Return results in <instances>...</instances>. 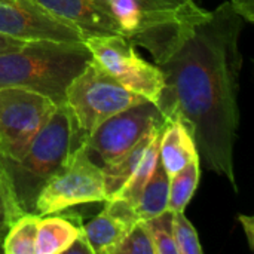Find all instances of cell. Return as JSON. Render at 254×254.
Wrapping results in <instances>:
<instances>
[{"mask_svg": "<svg viewBox=\"0 0 254 254\" xmlns=\"http://www.w3.org/2000/svg\"><path fill=\"white\" fill-rule=\"evenodd\" d=\"M168 196H170V176L167 174L161 161L158 159L152 177L143 188L135 202V211L138 219L144 222L168 211Z\"/></svg>", "mask_w": 254, "mask_h": 254, "instance_id": "obj_16", "label": "cell"}, {"mask_svg": "<svg viewBox=\"0 0 254 254\" xmlns=\"http://www.w3.org/2000/svg\"><path fill=\"white\" fill-rule=\"evenodd\" d=\"M112 254H155V247L144 222H137Z\"/></svg>", "mask_w": 254, "mask_h": 254, "instance_id": "obj_23", "label": "cell"}, {"mask_svg": "<svg viewBox=\"0 0 254 254\" xmlns=\"http://www.w3.org/2000/svg\"><path fill=\"white\" fill-rule=\"evenodd\" d=\"M161 131H162V128H161ZM161 131L150 141L149 147L146 149L144 155L141 156L140 164L137 165V168L132 173V176L129 177V180L124 185V188L113 198H124V199H127L128 202H131L135 207V202H137V199H138L143 188L146 186V183L152 177L153 170H155V167L158 164V159H159V137H161Z\"/></svg>", "mask_w": 254, "mask_h": 254, "instance_id": "obj_19", "label": "cell"}, {"mask_svg": "<svg viewBox=\"0 0 254 254\" xmlns=\"http://www.w3.org/2000/svg\"><path fill=\"white\" fill-rule=\"evenodd\" d=\"M40 216L34 213L21 214L7 229L3 244V254H34L36 232Z\"/></svg>", "mask_w": 254, "mask_h": 254, "instance_id": "obj_18", "label": "cell"}, {"mask_svg": "<svg viewBox=\"0 0 254 254\" xmlns=\"http://www.w3.org/2000/svg\"><path fill=\"white\" fill-rule=\"evenodd\" d=\"M91 60L83 42L28 40L0 54V88L28 89L58 106L64 103L71 80Z\"/></svg>", "mask_w": 254, "mask_h": 254, "instance_id": "obj_3", "label": "cell"}, {"mask_svg": "<svg viewBox=\"0 0 254 254\" xmlns=\"http://www.w3.org/2000/svg\"><path fill=\"white\" fill-rule=\"evenodd\" d=\"M54 18L71 25L83 40L91 36L122 34L107 0H30Z\"/></svg>", "mask_w": 254, "mask_h": 254, "instance_id": "obj_11", "label": "cell"}, {"mask_svg": "<svg viewBox=\"0 0 254 254\" xmlns=\"http://www.w3.org/2000/svg\"><path fill=\"white\" fill-rule=\"evenodd\" d=\"M92 60L127 89L153 104L164 88V74L156 64L146 61L137 46L122 34L91 36L83 40Z\"/></svg>", "mask_w": 254, "mask_h": 254, "instance_id": "obj_7", "label": "cell"}, {"mask_svg": "<svg viewBox=\"0 0 254 254\" xmlns=\"http://www.w3.org/2000/svg\"><path fill=\"white\" fill-rule=\"evenodd\" d=\"M173 237L177 247V254H202L198 231L186 217L185 211L171 213Z\"/></svg>", "mask_w": 254, "mask_h": 254, "instance_id": "obj_20", "label": "cell"}, {"mask_svg": "<svg viewBox=\"0 0 254 254\" xmlns=\"http://www.w3.org/2000/svg\"><path fill=\"white\" fill-rule=\"evenodd\" d=\"M164 122L158 106L146 100L106 119L83 138L82 144L89 156L103 167L122 156Z\"/></svg>", "mask_w": 254, "mask_h": 254, "instance_id": "obj_9", "label": "cell"}, {"mask_svg": "<svg viewBox=\"0 0 254 254\" xmlns=\"http://www.w3.org/2000/svg\"><path fill=\"white\" fill-rule=\"evenodd\" d=\"M65 253L68 254H94L92 253V249L86 240V235L85 232L82 231V234L73 241V244L65 250Z\"/></svg>", "mask_w": 254, "mask_h": 254, "instance_id": "obj_25", "label": "cell"}, {"mask_svg": "<svg viewBox=\"0 0 254 254\" xmlns=\"http://www.w3.org/2000/svg\"><path fill=\"white\" fill-rule=\"evenodd\" d=\"M104 208L88 223L83 232L94 254H112L132 226L140 222L135 207L124 198L104 201Z\"/></svg>", "mask_w": 254, "mask_h": 254, "instance_id": "obj_12", "label": "cell"}, {"mask_svg": "<svg viewBox=\"0 0 254 254\" xmlns=\"http://www.w3.org/2000/svg\"><path fill=\"white\" fill-rule=\"evenodd\" d=\"M144 225L150 234L155 254H177V247L173 237L171 211H165L156 217L144 220Z\"/></svg>", "mask_w": 254, "mask_h": 254, "instance_id": "obj_21", "label": "cell"}, {"mask_svg": "<svg viewBox=\"0 0 254 254\" xmlns=\"http://www.w3.org/2000/svg\"><path fill=\"white\" fill-rule=\"evenodd\" d=\"M83 143L70 109L58 104L18 159L0 158L22 213H34L39 193Z\"/></svg>", "mask_w": 254, "mask_h": 254, "instance_id": "obj_2", "label": "cell"}, {"mask_svg": "<svg viewBox=\"0 0 254 254\" xmlns=\"http://www.w3.org/2000/svg\"><path fill=\"white\" fill-rule=\"evenodd\" d=\"M21 214H24V213L19 208V205L13 196L12 188L9 185V180L0 165V253H1L3 238H4L7 229Z\"/></svg>", "mask_w": 254, "mask_h": 254, "instance_id": "obj_22", "label": "cell"}, {"mask_svg": "<svg viewBox=\"0 0 254 254\" xmlns=\"http://www.w3.org/2000/svg\"><path fill=\"white\" fill-rule=\"evenodd\" d=\"M0 1H6V0H0Z\"/></svg>", "mask_w": 254, "mask_h": 254, "instance_id": "obj_28", "label": "cell"}, {"mask_svg": "<svg viewBox=\"0 0 254 254\" xmlns=\"http://www.w3.org/2000/svg\"><path fill=\"white\" fill-rule=\"evenodd\" d=\"M201 180V161L192 159L186 167L170 177V196L168 211H186V207L192 201Z\"/></svg>", "mask_w": 254, "mask_h": 254, "instance_id": "obj_17", "label": "cell"}, {"mask_svg": "<svg viewBox=\"0 0 254 254\" xmlns=\"http://www.w3.org/2000/svg\"><path fill=\"white\" fill-rule=\"evenodd\" d=\"M244 18L228 1L183 27L155 64L164 74L156 103L165 121L183 122L201 165L226 177L235 190L234 149L240 128V48Z\"/></svg>", "mask_w": 254, "mask_h": 254, "instance_id": "obj_1", "label": "cell"}, {"mask_svg": "<svg viewBox=\"0 0 254 254\" xmlns=\"http://www.w3.org/2000/svg\"><path fill=\"white\" fill-rule=\"evenodd\" d=\"M238 222L241 223V226L244 229L250 250H254V217L247 216V214H238Z\"/></svg>", "mask_w": 254, "mask_h": 254, "instance_id": "obj_26", "label": "cell"}, {"mask_svg": "<svg viewBox=\"0 0 254 254\" xmlns=\"http://www.w3.org/2000/svg\"><path fill=\"white\" fill-rule=\"evenodd\" d=\"M107 199L104 173L80 144L67 164L46 183L36 199L34 214L61 213L76 205Z\"/></svg>", "mask_w": 254, "mask_h": 254, "instance_id": "obj_6", "label": "cell"}, {"mask_svg": "<svg viewBox=\"0 0 254 254\" xmlns=\"http://www.w3.org/2000/svg\"><path fill=\"white\" fill-rule=\"evenodd\" d=\"M232 7L244 18L246 22L254 21V0H229Z\"/></svg>", "mask_w": 254, "mask_h": 254, "instance_id": "obj_24", "label": "cell"}, {"mask_svg": "<svg viewBox=\"0 0 254 254\" xmlns=\"http://www.w3.org/2000/svg\"><path fill=\"white\" fill-rule=\"evenodd\" d=\"M199 158L195 140L188 127L177 121H165L159 137V161L171 177L192 159Z\"/></svg>", "mask_w": 254, "mask_h": 254, "instance_id": "obj_14", "label": "cell"}, {"mask_svg": "<svg viewBox=\"0 0 254 254\" xmlns=\"http://www.w3.org/2000/svg\"><path fill=\"white\" fill-rule=\"evenodd\" d=\"M24 42H27V40H19V39H13V37L0 34V54L1 52H6V51H10L13 48H18Z\"/></svg>", "mask_w": 254, "mask_h": 254, "instance_id": "obj_27", "label": "cell"}, {"mask_svg": "<svg viewBox=\"0 0 254 254\" xmlns=\"http://www.w3.org/2000/svg\"><path fill=\"white\" fill-rule=\"evenodd\" d=\"M124 36L158 60L179 31L207 13L199 0H107Z\"/></svg>", "mask_w": 254, "mask_h": 254, "instance_id": "obj_4", "label": "cell"}, {"mask_svg": "<svg viewBox=\"0 0 254 254\" xmlns=\"http://www.w3.org/2000/svg\"><path fill=\"white\" fill-rule=\"evenodd\" d=\"M83 223L79 214L58 213L40 216L36 232L34 254H63L82 234Z\"/></svg>", "mask_w": 254, "mask_h": 254, "instance_id": "obj_13", "label": "cell"}, {"mask_svg": "<svg viewBox=\"0 0 254 254\" xmlns=\"http://www.w3.org/2000/svg\"><path fill=\"white\" fill-rule=\"evenodd\" d=\"M143 101V97L127 89L91 60L68 85L64 104L85 138L110 116Z\"/></svg>", "mask_w": 254, "mask_h": 254, "instance_id": "obj_5", "label": "cell"}, {"mask_svg": "<svg viewBox=\"0 0 254 254\" xmlns=\"http://www.w3.org/2000/svg\"><path fill=\"white\" fill-rule=\"evenodd\" d=\"M57 104L22 88H0V158L18 159Z\"/></svg>", "mask_w": 254, "mask_h": 254, "instance_id": "obj_8", "label": "cell"}, {"mask_svg": "<svg viewBox=\"0 0 254 254\" xmlns=\"http://www.w3.org/2000/svg\"><path fill=\"white\" fill-rule=\"evenodd\" d=\"M165 124V122H164ZM159 125L156 128H153L147 135H144L135 146H132L128 152H125L122 156H119L118 159H115L113 162L103 165V173H104V185H106V195L107 199L113 198L122 188L124 185L129 180V177L132 176V173L135 171L137 165L140 164L141 156L144 155L146 149L149 147L150 141L155 138V135L161 131V128L164 127ZM106 199V201H107Z\"/></svg>", "mask_w": 254, "mask_h": 254, "instance_id": "obj_15", "label": "cell"}, {"mask_svg": "<svg viewBox=\"0 0 254 254\" xmlns=\"http://www.w3.org/2000/svg\"><path fill=\"white\" fill-rule=\"evenodd\" d=\"M0 34L27 42H83V36L76 28L54 18L30 0L0 1Z\"/></svg>", "mask_w": 254, "mask_h": 254, "instance_id": "obj_10", "label": "cell"}]
</instances>
